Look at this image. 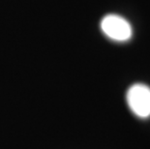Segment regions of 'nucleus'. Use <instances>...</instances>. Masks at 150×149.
Wrapping results in <instances>:
<instances>
[{"mask_svg": "<svg viewBox=\"0 0 150 149\" xmlns=\"http://www.w3.org/2000/svg\"><path fill=\"white\" fill-rule=\"evenodd\" d=\"M101 29L110 39L125 42L132 37L133 30L129 21L118 15H108L101 21Z\"/></svg>", "mask_w": 150, "mask_h": 149, "instance_id": "nucleus-2", "label": "nucleus"}, {"mask_svg": "<svg viewBox=\"0 0 150 149\" xmlns=\"http://www.w3.org/2000/svg\"><path fill=\"white\" fill-rule=\"evenodd\" d=\"M129 109L139 118L150 117V87L142 83L132 85L126 94Z\"/></svg>", "mask_w": 150, "mask_h": 149, "instance_id": "nucleus-1", "label": "nucleus"}]
</instances>
